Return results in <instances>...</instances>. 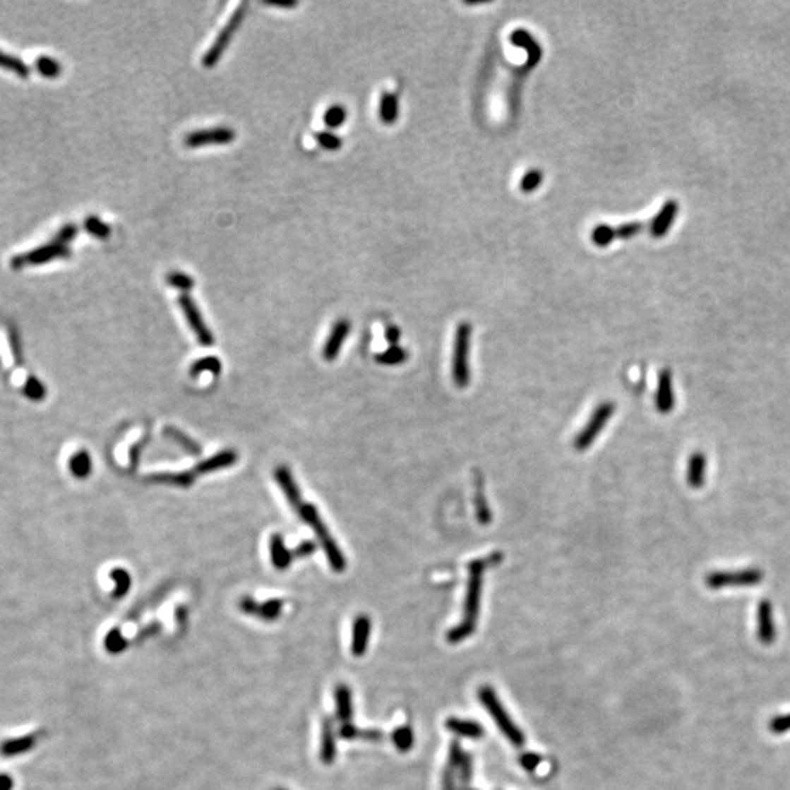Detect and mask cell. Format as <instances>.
<instances>
[{
    "label": "cell",
    "mask_w": 790,
    "mask_h": 790,
    "mask_svg": "<svg viewBox=\"0 0 790 790\" xmlns=\"http://www.w3.org/2000/svg\"><path fill=\"white\" fill-rule=\"evenodd\" d=\"M347 119V110L344 109L341 104H334L331 106L325 114H323V121H325V125L330 129H337L340 128L344 121Z\"/></svg>",
    "instance_id": "33"
},
{
    "label": "cell",
    "mask_w": 790,
    "mask_h": 790,
    "mask_svg": "<svg viewBox=\"0 0 790 790\" xmlns=\"http://www.w3.org/2000/svg\"><path fill=\"white\" fill-rule=\"evenodd\" d=\"M541 181H543V174H541V172L533 169V170L527 172V173L522 176V179H521V181H520V189H521L522 192H525V193H530V192L536 191V189L540 186Z\"/></svg>",
    "instance_id": "41"
},
{
    "label": "cell",
    "mask_w": 790,
    "mask_h": 790,
    "mask_svg": "<svg viewBox=\"0 0 790 790\" xmlns=\"http://www.w3.org/2000/svg\"><path fill=\"white\" fill-rule=\"evenodd\" d=\"M281 612H282V602L278 600V599H271V600H267L265 603L261 604L258 618L267 621V622H273V621L280 618Z\"/></svg>",
    "instance_id": "34"
},
{
    "label": "cell",
    "mask_w": 790,
    "mask_h": 790,
    "mask_svg": "<svg viewBox=\"0 0 790 790\" xmlns=\"http://www.w3.org/2000/svg\"><path fill=\"white\" fill-rule=\"evenodd\" d=\"M675 390L674 378L669 369H663L659 373L657 391H656V409L660 414H669L675 409Z\"/></svg>",
    "instance_id": "12"
},
{
    "label": "cell",
    "mask_w": 790,
    "mask_h": 790,
    "mask_svg": "<svg viewBox=\"0 0 790 790\" xmlns=\"http://www.w3.org/2000/svg\"><path fill=\"white\" fill-rule=\"evenodd\" d=\"M391 739L400 753H409L414 745V734L413 729L407 724L397 727L391 735Z\"/></svg>",
    "instance_id": "28"
},
{
    "label": "cell",
    "mask_w": 790,
    "mask_h": 790,
    "mask_svg": "<svg viewBox=\"0 0 790 790\" xmlns=\"http://www.w3.org/2000/svg\"><path fill=\"white\" fill-rule=\"evenodd\" d=\"M477 698L481 702V705L484 707V710L491 714L492 720L495 722V724L501 731V734L506 739H508L514 746H517V748L522 746L525 743V735H524L521 729L515 724V722L511 719L508 712L505 710V707H503L502 701L499 700V697L496 695L493 688L488 686V685L480 686L479 691H477Z\"/></svg>",
    "instance_id": "3"
},
{
    "label": "cell",
    "mask_w": 790,
    "mask_h": 790,
    "mask_svg": "<svg viewBox=\"0 0 790 790\" xmlns=\"http://www.w3.org/2000/svg\"><path fill=\"white\" fill-rule=\"evenodd\" d=\"M705 470H707V458L704 453L695 451L691 454L688 460V469H686V483L690 484L693 489H700L705 483Z\"/></svg>",
    "instance_id": "21"
},
{
    "label": "cell",
    "mask_w": 790,
    "mask_h": 790,
    "mask_svg": "<svg viewBox=\"0 0 790 790\" xmlns=\"http://www.w3.org/2000/svg\"><path fill=\"white\" fill-rule=\"evenodd\" d=\"M372 633V621L366 615L356 616L353 622L352 634V653L356 657H361L368 650L369 640Z\"/></svg>",
    "instance_id": "13"
},
{
    "label": "cell",
    "mask_w": 790,
    "mask_h": 790,
    "mask_svg": "<svg viewBox=\"0 0 790 790\" xmlns=\"http://www.w3.org/2000/svg\"><path fill=\"white\" fill-rule=\"evenodd\" d=\"M470 338L472 325L469 322H461L455 333L453 354V379L458 388H465L470 381Z\"/></svg>",
    "instance_id": "5"
},
{
    "label": "cell",
    "mask_w": 790,
    "mask_h": 790,
    "mask_svg": "<svg viewBox=\"0 0 790 790\" xmlns=\"http://www.w3.org/2000/svg\"><path fill=\"white\" fill-rule=\"evenodd\" d=\"M379 117L385 125H393L398 119V97L394 92H385L379 103Z\"/></svg>",
    "instance_id": "27"
},
{
    "label": "cell",
    "mask_w": 790,
    "mask_h": 790,
    "mask_svg": "<svg viewBox=\"0 0 790 790\" xmlns=\"http://www.w3.org/2000/svg\"><path fill=\"white\" fill-rule=\"evenodd\" d=\"M164 435L170 439H173L176 443H179L181 448H184L188 454L192 455H199L201 454V447L198 445L196 441H193L192 438H189L186 433L180 432L179 429L174 428H166L164 429Z\"/></svg>",
    "instance_id": "29"
},
{
    "label": "cell",
    "mask_w": 790,
    "mask_h": 790,
    "mask_svg": "<svg viewBox=\"0 0 790 790\" xmlns=\"http://www.w3.org/2000/svg\"><path fill=\"white\" fill-rule=\"evenodd\" d=\"M12 787V782L9 780V777H0V790H9Z\"/></svg>",
    "instance_id": "52"
},
{
    "label": "cell",
    "mask_w": 790,
    "mask_h": 790,
    "mask_svg": "<svg viewBox=\"0 0 790 790\" xmlns=\"http://www.w3.org/2000/svg\"><path fill=\"white\" fill-rule=\"evenodd\" d=\"M473 776L472 757L454 741L450 745L448 764L442 777V790H464L469 787Z\"/></svg>",
    "instance_id": "4"
},
{
    "label": "cell",
    "mask_w": 790,
    "mask_h": 790,
    "mask_svg": "<svg viewBox=\"0 0 790 790\" xmlns=\"http://www.w3.org/2000/svg\"><path fill=\"white\" fill-rule=\"evenodd\" d=\"M679 211V205L675 199H669L666 201L663 207L660 208V211L656 214V217L653 218L652 225H650V233L653 237L660 239L664 237L666 233L669 232V229L672 227L674 221L678 215Z\"/></svg>",
    "instance_id": "15"
},
{
    "label": "cell",
    "mask_w": 790,
    "mask_h": 790,
    "mask_svg": "<svg viewBox=\"0 0 790 790\" xmlns=\"http://www.w3.org/2000/svg\"><path fill=\"white\" fill-rule=\"evenodd\" d=\"M592 239H593V241L596 243L597 246L606 248L607 245H611V243L615 240L614 227L606 226V225L597 226V227L593 230V233H592Z\"/></svg>",
    "instance_id": "42"
},
{
    "label": "cell",
    "mask_w": 790,
    "mask_h": 790,
    "mask_svg": "<svg viewBox=\"0 0 790 790\" xmlns=\"http://www.w3.org/2000/svg\"><path fill=\"white\" fill-rule=\"evenodd\" d=\"M104 645H106V650L112 654H119L125 650L128 647V640L124 637V634L120 633V630H112L104 640Z\"/></svg>",
    "instance_id": "35"
},
{
    "label": "cell",
    "mask_w": 790,
    "mask_h": 790,
    "mask_svg": "<svg viewBox=\"0 0 790 790\" xmlns=\"http://www.w3.org/2000/svg\"><path fill=\"white\" fill-rule=\"evenodd\" d=\"M316 140L322 148L330 150V151L340 150L341 145H342L341 138L338 135H335L334 132H319L316 135Z\"/></svg>",
    "instance_id": "43"
},
{
    "label": "cell",
    "mask_w": 790,
    "mask_h": 790,
    "mask_svg": "<svg viewBox=\"0 0 790 790\" xmlns=\"http://www.w3.org/2000/svg\"><path fill=\"white\" fill-rule=\"evenodd\" d=\"M84 227H85V230H87L90 234H92L94 237L101 239V240L109 239L110 232H112L110 227L106 225V222H104L103 220H100L98 217H94V215L85 218Z\"/></svg>",
    "instance_id": "32"
},
{
    "label": "cell",
    "mask_w": 790,
    "mask_h": 790,
    "mask_svg": "<svg viewBox=\"0 0 790 790\" xmlns=\"http://www.w3.org/2000/svg\"><path fill=\"white\" fill-rule=\"evenodd\" d=\"M274 477H275V481L280 486V489L287 498L289 503L293 506L294 511L297 513V510L300 508L303 502H301L300 489H299V486L296 484V480H294L292 472L286 467V465H278V467L274 470Z\"/></svg>",
    "instance_id": "16"
},
{
    "label": "cell",
    "mask_w": 790,
    "mask_h": 790,
    "mask_svg": "<svg viewBox=\"0 0 790 790\" xmlns=\"http://www.w3.org/2000/svg\"><path fill=\"white\" fill-rule=\"evenodd\" d=\"M615 409L616 406L612 401H604L599 404V406L594 409L592 417L589 419V421H587L585 426L574 439V448L577 451H585L592 447L593 442L600 435V432L606 428L607 421H609L611 417L614 416Z\"/></svg>",
    "instance_id": "8"
},
{
    "label": "cell",
    "mask_w": 790,
    "mask_h": 790,
    "mask_svg": "<svg viewBox=\"0 0 790 790\" xmlns=\"http://www.w3.org/2000/svg\"><path fill=\"white\" fill-rule=\"evenodd\" d=\"M274 790H286V789H281V787H278V789H274Z\"/></svg>",
    "instance_id": "53"
},
{
    "label": "cell",
    "mask_w": 790,
    "mask_h": 790,
    "mask_svg": "<svg viewBox=\"0 0 790 790\" xmlns=\"http://www.w3.org/2000/svg\"><path fill=\"white\" fill-rule=\"evenodd\" d=\"M758 640L764 645H770L776 640V625L773 618V604L770 600H761L757 612Z\"/></svg>",
    "instance_id": "14"
},
{
    "label": "cell",
    "mask_w": 790,
    "mask_h": 790,
    "mask_svg": "<svg viewBox=\"0 0 790 790\" xmlns=\"http://www.w3.org/2000/svg\"><path fill=\"white\" fill-rule=\"evenodd\" d=\"M297 514L303 521H305L311 527L313 533L316 534V539L319 540L323 552H325L327 559L331 565V568L335 573H342L344 570H346L347 568V559H346V556L342 555L341 549L338 548V544L335 543V540L330 534L325 522H323L322 518L319 517L316 506L313 503H309V502H303L300 508L297 510Z\"/></svg>",
    "instance_id": "2"
},
{
    "label": "cell",
    "mask_w": 790,
    "mask_h": 790,
    "mask_svg": "<svg viewBox=\"0 0 790 790\" xmlns=\"http://www.w3.org/2000/svg\"><path fill=\"white\" fill-rule=\"evenodd\" d=\"M642 229H644V225L640 221L626 222V225H622L619 227H614L615 239H631V237L637 236Z\"/></svg>",
    "instance_id": "44"
},
{
    "label": "cell",
    "mask_w": 790,
    "mask_h": 790,
    "mask_svg": "<svg viewBox=\"0 0 790 790\" xmlns=\"http://www.w3.org/2000/svg\"><path fill=\"white\" fill-rule=\"evenodd\" d=\"M520 762L527 772H534V770L540 765L541 758L534 753H525L520 757Z\"/></svg>",
    "instance_id": "48"
},
{
    "label": "cell",
    "mask_w": 790,
    "mask_h": 790,
    "mask_svg": "<svg viewBox=\"0 0 790 790\" xmlns=\"http://www.w3.org/2000/svg\"><path fill=\"white\" fill-rule=\"evenodd\" d=\"M338 735L341 739H347V741H354V739H360V741H369V742H381L383 739V732L378 731V729H360L352 723H344Z\"/></svg>",
    "instance_id": "24"
},
{
    "label": "cell",
    "mask_w": 790,
    "mask_h": 790,
    "mask_svg": "<svg viewBox=\"0 0 790 790\" xmlns=\"http://www.w3.org/2000/svg\"><path fill=\"white\" fill-rule=\"evenodd\" d=\"M139 450H140V445H135V447L131 450V465H132V467H136V465H138Z\"/></svg>",
    "instance_id": "51"
},
{
    "label": "cell",
    "mask_w": 790,
    "mask_h": 790,
    "mask_svg": "<svg viewBox=\"0 0 790 790\" xmlns=\"http://www.w3.org/2000/svg\"><path fill=\"white\" fill-rule=\"evenodd\" d=\"M248 6H249L248 2H241V4L239 5V8H237L236 12L233 13V16L229 19L227 24L225 25V28H222V30L220 31V34L217 35L215 42L213 43V46L210 47V50L204 54V57H202V66L207 68V69H211V68H214V66L220 62L221 56L225 54V52L227 50L229 44L232 43V40H233L234 34H236L237 30L241 27L243 19H245L246 12H248Z\"/></svg>",
    "instance_id": "6"
},
{
    "label": "cell",
    "mask_w": 790,
    "mask_h": 790,
    "mask_svg": "<svg viewBox=\"0 0 790 790\" xmlns=\"http://www.w3.org/2000/svg\"><path fill=\"white\" fill-rule=\"evenodd\" d=\"M265 5L273 6V8H285V9H292L297 6V2H265Z\"/></svg>",
    "instance_id": "50"
},
{
    "label": "cell",
    "mask_w": 790,
    "mask_h": 790,
    "mask_svg": "<svg viewBox=\"0 0 790 790\" xmlns=\"http://www.w3.org/2000/svg\"><path fill=\"white\" fill-rule=\"evenodd\" d=\"M189 372H191L192 378H198L199 375H202L204 372H211L213 375H218L221 372V361H220V359H217L214 356L202 357L192 364Z\"/></svg>",
    "instance_id": "30"
},
{
    "label": "cell",
    "mask_w": 790,
    "mask_h": 790,
    "mask_svg": "<svg viewBox=\"0 0 790 790\" xmlns=\"http://www.w3.org/2000/svg\"><path fill=\"white\" fill-rule=\"evenodd\" d=\"M315 552H316V543L313 540H305L301 541L294 551H292V555L296 558H308Z\"/></svg>",
    "instance_id": "47"
},
{
    "label": "cell",
    "mask_w": 790,
    "mask_h": 790,
    "mask_svg": "<svg viewBox=\"0 0 790 790\" xmlns=\"http://www.w3.org/2000/svg\"><path fill=\"white\" fill-rule=\"evenodd\" d=\"M270 553H271V561L273 565L275 566L277 570H287L293 555L292 551H289L285 544V539H282L281 534H273L271 540H270Z\"/></svg>",
    "instance_id": "25"
},
{
    "label": "cell",
    "mask_w": 790,
    "mask_h": 790,
    "mask_svg": "<svg viewBox=\"0 0 790 790\" xmlns=\"http://www.w3.org/2000/svg\"><path fill=\"white\" fill-rule=\"evenodd\" d=\"M236 132L227 126H218L211 129H202L192 132L186 136L185 144L189 148H199L208 145H227L233 143Z\"/></svg>",
    "instance_id": "11"
},
{
    "label": "cell",
    "mask_w": 790,
    "mask_h": 790,
    "mask_svg": "<svg viewBox=\"0 0 790 790\" xmlns=\"http://www.w3.org/2000/svg\"><path fill=\"white\" fill-rule=\"evenodd\" d=\"M464 790H474V789H470V787H467V789H464Z\"/></svg>",
    "instance_id": "54"
},
{
    "label": "cell",
    "mask_w": 790,
    "mask_h": 790,
    "mask_svg": "<svg viewBox=\"0 0 790 790\" xmlns=\"http://www.w3.org/2000/svg\"><path fill=\"white\" fill-rule=\"evenodd\" d=\"M239 607H240V611H241L243 614L251 615V616H258L261 604H259L255 599H252L251 596H245V597H241V599H240Z\"/></svg>",
    "instance_id": "46"
},
{
    "label": "cell",
    "mask_w": 790,
    "mask_h": 790,
    "mask_svg": "<svg viewBox=\"0 0 790 790\" xmlns=\"http://www.w3.org/2000/svg\"><path fill=\"white\" fill-rule=\"evenodd\" d=\"M764 580L760 568H745L736 571H713L704 578L705 585L712 590L732 589V587H755Z\"/></svg>",
    "instance_id": "7"
},
{
    "label": "cell",
    "mask_w": 790,
    "mask_h": 790,
    "mask_svg": "<svg viewBox=\"0 0 790 790\" xmlns=\"http://www.w3.org/2000/svg\"><path fill=\"white\" fill-rule=\"evenodd\" d=\"M385 337H387L391 346H397V341L400 338V330L395 325H390L387 331H385Z\"/></svg>",
    "instance_id": "49"
},
{
    "label": "cell",
    "mask_w": 790,
    "mask_h": 790,
    "mask_svg": "<svg viewBox=\"0 0 790 790\" xmlns=\"http://www.w3.org/2000/svg\"><path fill=\"white\" fill-rule=\"evenodd\" d=\"M179 305L181 311H184L192 331L195 333L198 341L202 344V346H211V344H214V335L210 331L204 318H202L195 300L189 294H181L179 297Z\"/></svg>",
    "instance_id": "10"
},
{
    "label": "cell",
    "mask_w": 790,
    "mask_h": 790,
    "mask_svg": "<svg viewBox=\"0 0 790 790\" xmlns=\"http://www.w3.org/2000/svg\"><path fill=\"white\" fill-rule=\"evenodd\" d=\"M445 727H447V731H450L451 734L460 738L480 739L484 735V729L479 722L467 720V719L450 717L447 719V722H445Z\"/></svg>",
    "instance_id": "19"
},
{
    "label": "cell",
    "mask_w": 790,
    "mask_h": 790,
    "mask_svg": "<svg viewBox=\"0 0 790 790\" xmlns=\"http://www.w3.org/2000/svg\"><path fill=\"white\" fill-rule=\"evenodd\" d=\"M71 467L75 476L78 477H85L90 474L91 472V458L87 453H79L73 457L72 462H71Z\"/></svg>",
    "instance_id": "40"
},
{
    "label": "cell",
    "mask_w": 790,
    "mask_h": 790,
    "mask_svg": "<svg viewBox=\"0 0 790 790\" xmlns=\"http://www.w3.org/2000/svg\"><path fill=\"white\" fill-rule=\"evenodd\" d=\"M237 461V454L233 450H226V451H221L204 461L198 462L193 472L196 474H207V473H213L221 469H226V467H232L233 464H236Z\"/></svg>",
    "instance_id": "20"
},
{
    "label": "cell",
    "mask_w": 790,
    "mask_h": 790,
    "mask_svg": "<svg viewBox=\"0 0 790 790\" xmlns=\"http://www.w3.org/2000/svg\"><path fill=\"white\" fill-rule=\"evenodd\" d=\"M335 697V714L340 722L350 723L353 717V697L352 690L346 683H340L335 686L334 691Z\"/></svg>",
    "instance_id": "23"
},
{
    "label": "cell",
    "mask_w": 790,
    "mask_h": 790,
    "mask_svg": "<svg viewBox=\"0 0 790 790\" xmlns=\"http://www.w3.org/2000/svg\"><path fill=\"white\" fill-rule=\"evenodd\" d=\"M407 357H409L407 350H404L398 346H391L388 350H385L383 353L376 356V361L382 364H400Z\"/></svg>",
    "instance_id": "37"
},
{
    "label": "cell",
    "mask_w": 790,
    "mask_h": 790,
    "mask_svg": "<svg viewBox=\"0 0 790 790\" xmlns=\"http://www.w3.org/2000/svg\"><path fill=\"white\" fill-rule=\"evenodd\" d=\"M110 577L114 580L116 582V589L113 592V596L116 599H121L128 594V592L131 590V575L126 570H121V568H116L110 573Z\"/></svg>",
    "instance_id": "31"
},
{
    "label": "cell",
    "mask_w": 790,
    "mask_h": 790,
    "mask_svg": "<svg viewBox=\"0 0 790 790\" xmlns=\"http://www.w3.org/2000/svg\"><path fill=\"white\" fill-rule=\"evenodd\" d=\"M167 282L172 287H174L180 292H184L185 294L195 287V280L192 277H189L188 274H184V273L169 274L167 275Z\"/></svg>",
    "instance_id": "39"
},
{
    "label": "cell",
    "mask_w": 790,
    "mask_h": 790,
    "mask_svg": "<svg viewBox=\"0 0 790 790\" xmlns=\"http://www.w3.org/2000/svg\"><path fill=\"white\" fill-rule=\"evenodd\" d=\"M483 570H484L483 561H474L470 563L469 582H467V590H465V599H464L462 619L457 626H454L453 630L447 633V641L450 644H458L464 640H467L476 633L477 619L480 614V602H481Z\"/></svg>",
    "instance_id": "1"
},
{
    "label": "cell",
    "mask_w": 790,
    "mask_h": 790,
    "mask_svg": "<svg viewBox=\"0 0 790 790\" xmlns=\"http://www.w3.org/2000/svg\"><path fill=\"white\" fill-rule=\"evenodd\" d=\"M350 328H352V325H350V322L347 319H340V321L335 322V325L333 327V331H331V334H330V337L325 342V346H323V350H322L323 359L331 361L338 356L344 340L347 338V335L350 333Z\"/></svg>",
    "instance_id": "17"
},
{
    "label": "cell",
    "mask_w": 790,
    "mask_h": 790,
    "mask_svg": "<svg viewBox=\"0 0 790 790\" xmlns=\"http://www.w3.org/2000/svg\"><path fill=\"white\" fill-rule=\"evenodd\" d=\"M511 42L513 44H515L517 47H521L522 50L527 52V56H529V65L530 66H536L540 59H541V49L540 44L536 42V40L532 37V34L525 30H515L511 34Z\"/></svg>",
    "instance_id": "22"
},
{
    "label": "cell",
    "mask_w": 790,
    "mask_h": 790,
    "mask_svg": "<svg viewBox=\"0 0 790 790\" xmlns=\"http://www.w3.org/2000/svg\"><path fill=\"white\" fill-rule=\"evenodd\" d=\"M69 255H71L69 246L56 237L54 241L49 243V245L37 248L25 255L15 256L11 262V265L15 270H18V268H23L24 265H40V263H46L57 258H66Z\"/></svg>",
    "instance_id": "9"
},
{
    "label": "cell",
    "mask_w": 790,
    "mask_h": 790,
    "mask_svg": "<svg viewBox=\"0 0 790 790\" xmlns=\"http://www.w3.org/2000/svg\"><path fill=\"white\" fill-rule=\"evenodd\" d=\"M337 758V738L334 722L330 717L322 720V738H321V761L327 765L334 764Z\"/></svg>",
    "instance_id": "18"
},
{
    "label": "cell",
    "mask_w": 790,
    "mask_h": 790,
    "mask_svg": "<svg viewBox=\"0 0 790 790\" xmlns=\"http://www.w3.org/2000/svg\"><path fill=\"white\" fill-rule=\"evenodd\" d=\"M195 476L196 473L192 469L189 472H181V473L151 474L147 477V480L151 483H163V484H173V486H181V488H188V486L195 483Z\"/></svg>",
    "instance_id": "26"
},
{
    "label": "cell",
    "mask_w": 790,
    "mask_h": 790,
    "mask_svg": "<svg viewBox=\"0 0 790 790\" xmlns=\"http://www.w3.org/2000/svg\"><path fill=\"white\" fill-rule=\"evenodd\" d=\"M770 731L776 735H782L784 732L790 731V714H784V716H776L774 719H772L770 722Z\"/></svg>",
    "instance_id": "45"
},
{
    "label": "cell",
    "mask_w": 790,
    "mask_h": 790,
    "mask_svg": "<svg viewBox=\"0 0 790 790\" xmlns=\"http://www.w3.org/2000/svg\"><path fill=\"white\" fill-rule=\"evenodd\" d=\"M0 68L9 69V71L15 72L16 75L23 76V78L30 75V71H28L27 65L23 62V60H19V59L12 57V56H8L2 52H0Z\"/></svg>",
    "instance_id": "38"
},
{
    "label": "cell",
    "mask_w": 790,
    "mask_h": 790,
    "mask_svg": "<svg viewBox=\"0 0 790 790\" xmlns=\"http://www.w3.org/2000/svg\"><path fill=\"white\" fill-rule=\"evenodd\" d=\"M37 71L42 73L46 78H57L62 72V66L57 62L56 59L43 56V57H38L37 62H35Z\"/></svg>",
    "instance_id": "36"
}]
</instances>
